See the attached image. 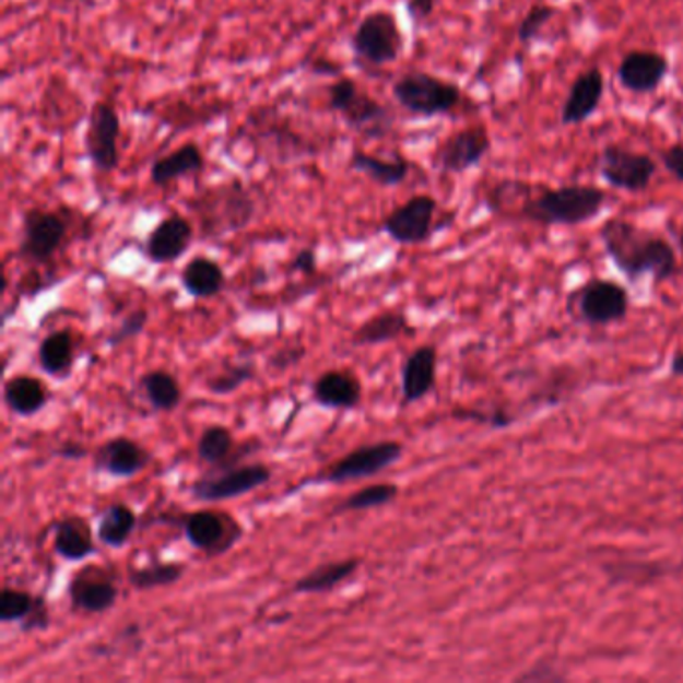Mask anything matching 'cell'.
I'll use <instances>...</instances> for the list:
<instances>
[{
  "instance_id": "obj_1",
  "label": "cell",
  "mask_w": 683,
  "mask_h": 683,
  "mask_svg": "<svg viewBox=\"0 0 683 683\" xmlns=\"http://www.w3.org/2000/svg\"><path fill=\"white\" fill-rule=\"evenodd\" d=\"M601 245L613 264L632 281L651 276L666 283L678 273V252L672 243L624 219H610L600 231Z\"/></svg>"
},
{
  "instance_id": "obj_2",
  "label": "cell",
  "mask_w": 683,
  "mask_h": 683,
  "mask_svg": "<svg viewBox=\"0 0 683 683\" xmlns=\"http://www.w3.org/2000/svg\"><path fill=\"white\" fill-rule=\"evenodd\" d=\"M608 192L593 185H565L543 189L521 207L519 216L543 227H577L600 216Z\"/></svg>"
},
{
  "instance_id": "obj_3",
  "label": "cell",
  "mask_w": 683,
  "mask_h": 683,
  "mask_svg": "<svg viewBox=\"0 0 683 683\" xmlns=\"http://www.w3.org/2000/svg\"><path fill=\"white\" fill-rule=\"evenodd\" d=\"M191 209L201 221L204 237H225L249 227L257 201L240 179H228L192 197Z\"/></svg>"
},
{
  "instance_id": "obj_4",
  "label": "cell",
  "mask_w": 683,
  "mask_h": 683,
  "mask_svg": "<svg viewBox=\"0 0 683 683\" xmlns=\"http://www.w3.org/2000/svg\"><path fill=\"white\" fill-rule=\"evenodd\" d=\"M327 105L345 120L349 129L365 139H384L393 131L396 117L377 98L367 95L351 76L339 74L327 86Z\"/></svg>"
},
{
  "instance_id": "obj_5",
  "label": "cell",
  "mask_w": 683,
  "mask_h": 683,
  "mask_svg": "<svg viewBox=\"0 0 683 683\" xmlns=\"http://www.w3.org/2000/svg\"><path fill=\"white\" fill-rule=\"evenodd\" d=\"M351 52L360 69H381L403 55L405 36L391 11L367 12L351 35Z\"/></svg>"
},
{
  "instance_id": "obj_6",
  "label": "cell",
  "mask_w": 683,
  "mask_h": 683,
  "mask_svg": "<svg viewBox=\"0 0 683 683\" xmlns=\"http://www.w3.org/2000/svg\"><path fill=\"white\" fill-rule=\"evenodd\" d=\"M391 95L399 107L420 119L449 115L463 101V93L457 84L423 71L401 74L391 86Z\"/></svg>"
},
{
  "instance_id": "obj_7",
  "label": "cell",
  "mask_w": 683,
  "mask_h": 683,
  "mask_svg": "<svg viewBox=\"0 0 683 683\" xmlns=\"http://www.w3.org/2000/svg\"><path fill=\"white\" fill-rule=\"evenodd\" d=\"M247 129L264 155L288 163L317 153V143L309 141L276 108L259 107L247 119Z\"/></svg>"
},
{
  "instance_id": "obj_8",
  "label": "cell",
  "mask_w": 683,
  "mask_h": 683,
  "mask_svg": "<svg viewBox=\"0 0 683 683\" xmlns=\"http://www.w3.org/2000/svg\"><path fill=\"white\" fill-rule=\"evenodd\" d=\"M67 209H43L31 207L23 213L19 257L31 264H47L62 249L69 237L71 219Z\"/></svg>"
},
{
  "instance_id": "obj_9",
  "label": "cell",
  "mask_w": 683,
  "mask_h": 683,
  "mask_svg": "<svg viewBox=\"0 0 683 683\" xmlns=\"http://www.w3.org/2000/svg\"><path fill=\"white\" fill-rule=\"evenodd\" d=\"M403 454H405L403 444L393 439L361 445L357 449L349 451L348 456L341 457L335 463H331L329 468L319 471L311 480L303 481L301 485H317V483L341 485L351 481L369 480L393 468Z\"/></svg>"
},
{
  "instance_id": "obj_10",
  "label": "cell",
  "mask_w": 683,
  "mask_h": 683,
  "mask_svg": "<svg viewBox=\"0 0 683 683\" xmlns=\"http://www.w3.org/2000/svg\"><path fill=\"white\" fill-rule=\"evenodd\" d=\"M273 480V471L264 463L213 468L203 478L192 481L191 495L201 504H221L249 495Z\"/></svg>"
},
{
  "instance_id": "obj_11",
  "label": "cell",
  "mask_w": 683,
  "mask_h": 683,
  "mask_svg": "<svg viewBox=\"0 0 683 683\" xmlns=\"http://www.w3.org/2000/svg\"><path fill=\"white\" fill-rule=\"evenodd\" d=\"M120 134L122 122L115 103L96 101L89 110L86 131H84V151L96 173L108 175L120 165Z\"/></svg>"
},
{
  "instance_id": "obj_12",
  "label": "cell",
  "mask_w": 683,
  "mask_h": 683,
  "mask_svg": "<svg viewBox=\"0 0 683 683\" xmlns=\"http://www.w3.org/2000/svg\"><path fill=\"white\" fill-rule=\"evenodd\" d=\"M569 303L584 323L591 327L620 323L629 313V293L612 279H589L577 288Z\"/></svg>"
},
{
  "instance_id": "obj_13",
  "label": "cell",
  "mask_w": 683,
  "mask_h": 683,
  "mask_svg": "<svg viewBox=\"0 0 683 683\" xmlns=\"http://www.w3.org/2000/svg\"><path fill=\"white\" fill-rule=\"evenodd\" d=\"M658 173V163L649 155L608 144L600 155V175L613 189L644 192Z\"/></svg>"
},
{
  "instance_id": "obj_14",
  "label": "cell",
  "mask_w": 683,
  "mask_h": 683,
  "mask_svg": "<svg viewBox=\"0 0 683 683\" xmlns=\"http://www.w3.org/2000/svg\"><path fill=\"white\" fill-rule=\"evenodd\" d=\"M435 215L437 201L432 195H413L385 216L381 231L399 245H423L432 239Z\"/></svg>"
},
{
  "instance_id": "obj_15",
  "label": "cell",
  "mask_w": 683,
  "mask_h": 683,
  "mask_svg": "<svg viewBox=\"0 0 683 683\" xmlns=\"http://www.w3.org/2000/svg\"><path fill=\"white\" fill-rule=\"evenodd\" d=\"M492 151V134L483 125L454 132L439 144L433 155V165L445 175H461L478 167Z\"/></svg>"
},
{
  "instance_id": "obj_16",
  "label": "cell",
  "mask_w": 683,
  "mask_h": 683,
  "mask_svg": "<svg viewBox=\"0 0 683 683\" xmlns=\"http://www.w3.org/2000/svg\"><path fill=\"white\" fill-rule=\"evenodd\" d=\"M185 540L199 552L227 553L243 535V528L231 516L216 511H192L182 519Z\"/></svg>"
},
{
  "instance_id": "obj_17",
  "label": "cell",
  "mask_w": 683,
  "mask_h": 683,
  "mask_svg": "<svg viewBox=\"0 0 683 683\" xmlns=\"http://www.w3.org/2000/svg\"><path fill=\"white\" fill-rule=\"evenodd\" d=\"M119 584L113 572L101 565L83 567L69 581L72 608L83 613H105L113 610L119 600Z\"/></svg>"
},
{
  "instance_id": "obj_18",
  "label": "cell",
  "mask_w": 683,
  "mask_h": 683,
  "mask_svg": "<svg viewBox=\"0 0 683 683\" xmlns=\"http://www.w3.org/2000/svg\"><path fill=\"white\" fill-rule=\"evenodd\" d=\"M195 227L187 216L173 213L165 216L144 240V255L151 263H177L191 249Z\"/></svg>"
},
{
  "instance_id": "obj_19",
  "label": "cell",
  "mask_w": 683,
  "mask_h": 683,
  "mask_svg": "<svg viewBox=\"0 0 683 683\" xmlns=\"http://www.w3.org/2000/svg\"><path fill=\"white\" fill-rule=\"evenodd\" d=\"M151 454L131 437H113L101 445L93 456L96 473H107L117 480H131L149 468Z\"/></svg>"
},
{
  "instance_id": "obj_20",
  "label": "cell",
  "mask_w": 683,
  "mask_h": 683,
  "mask_svg": "<svg viewBox=\"0 0 683 683\" xmlns=\"http://www.w3.org/2000/svg\"><path fill=\"white\" fill-rule=\"evenodd\" d=\"M668 72L670 62L660 52L632 50L617 67V81L627 91L636 95H646L653 93L663 83Z\"/></svg>"
},
{
  "instance_id": "obj_21",
  "label": "cell",
  "mask_w": 683,
  "mask_h": 683,
  "mask_svg": "<svg viewBox=\"0 0 683 683\" xmlns=\"http://www.w3.org/2000/svg\"><path fill=\"white\" fill-rule=\"evenodd\" d=\"M437 348L421 345L409 355L401 367L403 405H413L432 393L437 384Z\"/></svg>"
},
{
  "instance_id": "obj_22",
  "label": "cell",
  "mask_w": 683,
  "mask_h": 683,
  "mask_svg": "<svg viewBox=\"0 0 683 683\" xmlns=\"http://www.w3.org/2000/svg\"><path fill=\"white\" fill-rule=\"evenodd\" d=\"M363 399V385L355 373L325 372L313 384V401L325 409L351 411L360 408Z\"/></svg>"
},
{
  "instance_id": "obj_23",
  "label": "cell",
  "mask_w": 683,
  "mask_h": 683,
  "mask_svg": "<svg viewBox=\"0 0 683 683\" xmlns=\"http://www.w3.org/2000/svg\"><path fill=\"white\" fill-rule=\"evenodd\" d=\"M605 93V76L600 69H589L577 76L562 108L564 125H581L600 108Z\"/></svg>"
},
{
  "instance_id": "obj_24",
  "label": "cell",
  "mask_w": 683,
  "mask_h": 683,
  "mask_svg": "<svg viewBox=\"0 0 683 683\" xmlns=\"http://www.w3.org/2000/svg\"><path fill=\"white\" fill-rule=\"evenodd\" d=\"M52 550L60 560L79 564L98 553L93 541V529L84 517L71 516L52 523Z\"/></svg>"
},
{
  "instance_id": "obj_25",
  "label": "cell",
  "mask_w": 683,
  "mask_h": 683,
  "mask_svg": "<svg viewBox=\"0 0 683 683\" xmlns=\"http://www.w3.org/2000/svg\"><path fill=\"white\" fill-rule=\"evenodd\" d=\"M207 161L201 146L197 143L180 144L179 149L170 151L168 155L158 156L151 165L149 177L158 189H167L177 180L185 177H195L203 170Z\"/></svg>"
},
{
  "instance_id": "obj_26",
  "label": "cell",
  "mask_w": 683,
  "mask_h": 683,
  "mask_svg": "<svg viewBox=\"0 0 683 683\" xmlns=\"http://www.w3.org/2000/svg\"><path fill=\"white\" fill-rule=\"evenodd\" d=\"M349 168L379 187H399L408 180L411 163L399 153L393 156H377L365 151H353L349 158Z\"/></svg>"
},
{
  "instance_id": "obj_27",
  "label": "cell",
  "mask_w": 683,
  "mask_h": 683,
  "mask_svg": "<svg viewBox=\"0 0 683 683\" xmlns=\"http://www.w3.org/2000/svg\"><path fill=\"white\" fill-rule=\"evenodd\" d=\"M601 572L612 586L646 588L658 584L663 577L672 576L673 565L656 560H613L601 565Z\"/></svg>"
},
{
  "instance_id": "obj_28",
  "label": "cell",
  "mask_w": 683,
  "mask_h": 683,
  "mask_svg": "<svg viewBox=\"0 0 683 683\" xmlns=\"http://www.w3.org/2000/svg\"><path fill=\"white\" fill-rule=\"evenodd\" d=\"M180 285L192 299H213L227 287V275L216 261L199 255L182 267Z\"/></svg>"
},
{
  "instance_id": "obj_29",
  "label": "cell",
  "mask_w": 683,
  "mask_h": 683,
  "mask_svg": "<svg viewBox=\"0 0 683 683\" xmlns=\"http://www.w3.org/2000/svg\"><path fill=\"white\" fill-rule=\"evenodd\" d=\"M2 399L7 409L19 415V417H33L38 411L47 408L48 396L47 387L36 379L35 375H12L11 379L4 384L2 389Z\"/></svg>"
},
{
  "instance_id": "obj_30",
  "label": "cell",
  "mask_w": 683,
  "mask_h": 683,
  "mask_svg": "<svg viewBox=\"0 0 683 683\" xmlns=\"http://www.w3.org/2000/svg\"><path fill=\"white\" fill-rule=\"evenodd\" d=\"M411 335H415V327L409 323L408 315L403 311L389 309V311L377 313L375 317L361 325L353 335V345L355 348H375V345L391 343L399 337Z\"/></svg>"
},
{
  "instance_id": "obj_31",
  "label": "cell",
  "mask_w": 683,
  "mask_h": 683,
  "mask_svg": "<svg viewBox=\"0 0 683 683\" xmlns=\"http://www.w3.org/2000/svg\"><path fill=\"white\" fill-rule=\"evenodd\" d=\"M38 365L50 377H69L74 365V335L71 329L48 333L38 345Z\"/></svg>"
},
{
  "instance_id": "obj_32",
  "label": "cell",
  "mask_w": 683,
  "mask_h": 683,
  "mask_svg": "<svg viewBox=\"0 0 683 683\" xmlns=\"http://www.w3.org/2000/svg\"><path fill=\"white\" fill-rule=\"evenodd\" d=\"M139 517L132 511L131 505L113 504L98 517L96 523V540L105 547L120 550L131 541L137 529Z\"/></svg>"
},
{
  "instance_id": "obj_33",
  "label": "cell",
  "mask_w": 683,
  "mask_h": 683,
  "mask_svg": "<svg viewBox=\"0 0 683 683\" xmlns=\"http://www.w3.org/2000/svg\"><path fill=\"white\" fill-rule=\"evenodd\" d=\"M361 567L360 557L317 565L307 576L299 577L293 586L295 593H329L345 584Z\"/></svg>"
},
{
  "instance_id": "obj_34",
  "label": "cell",
  "mask_w": 683,
  "mask_h": 683,
  "mask_svg": "<svg viewBox=\"0 0 683 683\" xmlns=\"http://www.w3.org/2000/svg\"><path fill=\"white\" fill-rule=\"evenodd\" d=\"M144 397L151 403V408L161 413H170L179 408L182 401V389L175 375L163 369L144 373L141 377Z\"/></svg>"
},
{
  "instance_id": "obj_35",
  "label": "cell",
  "mask_w": 683,
  "mask_h": 683,
  "mask_svg": "<svg viewBox=\"0 0 683 683\" xmlns=\"http://www.w3.org/2000/svg\"><path fill=\"white\" fill-rule=\"evenodd\" d=\"M187 565L185 564H165V562H155V564L141 565V567H132L129 569V584L137 591H151V589L168 588L179 584L185 577Z\"/></svg>"
},
{
  "instance_id": "obj_36",
  "label": "cell",
  "mask_w": 683,
  "mask_h": 683,
  "mask_svg": "<svg viewBox=\"0 0 683 683\" xmlns=\"http://www.w3.org/2000/svg\"><path fill=\"white\" fill-rule=\"evenodd\" d=\"M399 497V487L396 483H373L360 492L351 493L341 504L335 505V514H351V511H369L377 507H387Z\"/></svg>"
},
{
  "instance_id": "obj_37",
  "label": "cell",
  "mask_w": 683,
  "mask_h": 683,
  "mask_svg": "<svg viewBox=\"0 0 683 683\" xmlns=\"http://www.w3.org/2000/svg\"><path fill=\"white\" fill-rule=\"evenodd\" d=\"M235 449V437L228 432L225 425H209L204 427L199 441H197V456L209 466H221L228 457L233 456Z\"/></svg>"
},
{
  "instance_id": "obj_38",
  "label": "cell",
  "mask_w": 683,
  "mask_h": 683,
  "mask_svg": "<svg viewBox=\"0 0 683 683\" xmlns=\"http://www.w3.org/2000/svg\"><path fill=\"white\" fill-rule=\"evenodd\" d=\"M531 191L533 187L523 180H502L487 192L485 203L493 213H499V215H507L511 213L514 207H517V215H519L521 207L526 204V201H521V197H531Z\"/></svg>"
},
{
  "instance_id": "obj_39",
  "label": "cell",
  "mask_w": 683,
  "mask_h": 683,
  "mask_svg": "<svg viewBox=\"0 0 683 683\" xmlns=\"http://www.w3.org/2000/svg\"><path fill=\"white\" fill-rule=\"evenodd\" d=\"M252 379H255L252 361H243V363H235V365L227 363L223 367V372L216 373L215 377H211V381H207V387L215 396H231Z\"/></svg>"
},
{
  "instance_id": "obj_40",
  "label": "cell",
  "mask_w": 683,
  "mask_h": 683,
  "mask_svg": "<svg viewBox=\"0 0 683 683\" xmlns=\"http://www.w3.org/2000/svg\"><path fill=\"white\" fill-rule=\"evenodd\" d=\"M38 596L23 589L4 588L0 593V622L2 624H23L35 610Z\"/></svg>"
},
{
  "instance_id": "obj_41",
  "label": "cell",
  "mask_w": 683,
  "mask_h": 683,
  "mask_svg": "<svg viewBox=\"0 0 683 683\" xmlns=\"http://www.w3.org/2000/svg\"><path fill=\"white\" fill-rule=\"evenodd\" d=\"M553 16H555V9L550 4H533L517 28L519 43L528 45L531 40H535L543 33V28L552 23Z\"/></svg>"
},
{
  "instance_id": "obj_42",
  "label": "cell",
  "mask_w": 683,
  "mask_h": 683,
  "mask_svg": "<svg viewBox=\"0 0 683 683\" xmlns=\"http://www.w3.org/2000/svg\"><path fill=\"white\" fill-rule=\"evenodd\" d=\"M146 323H149V311H146V309H137V311L129 313V315L120 321L119 327L108 337V348H119L122 343H127V341H131L134 337L141 335Z\"/></svg>"
},
{
  "instance_id": "obj_43",
  "label": "cell",
  "mask_w": 683,
  "mask_h": 683,
  "mask_svg": "<svg viewBox=\"0 0 683 683\" xmlns=\"http://www.w3.org/2000/svg\"><path fill=\"white\" fill-rule=\"evenodd\" d=\"M451 415H454L456 420L473 421V423L490 425V427H495V429H502V427H507V425L514 423V417H511L507 411H502V409L481 411V409L456 408Z\"/></svg>"
},
{
  "instance_id": "obj_44",
  "label": "cell",
  "mask_w": 683,
  "mask_h": 683,
  "mask_svg": "<svg viewBox=\"0 0 683 683\" xmlns=\"http://www.w3.org/2000/svg\"><path fill=\"white\" fill-rule=\"evenodd\" d=\"M48 625H50V615H48L47 601H45L43 596H38L35 610L21 624V629H23L24 634L45 632V629H48Z\"/></svg>"
},
{
  "instance_id": "obj_45",
  "label": "cell",
  "mask_w": 683,
  "mask_h": 683,
  "mask_svg": "<svg viewBox=\"0 0 683 683\" xmlns=\"http://www.w3.org/2000/svg\"><path fill=\"white\" fill-rule=\"evenodd\" d=\"M660 161L673 179L683 182V143L672 144L661 151Z\"/></svg>"
},
{
  "instance_id": "obj_46",
  "label": "cell",
  "mask_w": 683,
  "mask_h": 683,
  "mask_svg": "<svg viewBox=\"0 0 683 683\" xmlns=\"http://www.w3.org/2000/svg\"><path fill=\"white\" fill-rule=\"evenodd\" d=\"M519 682H564V673L557 672L552 666H533L529 672L517 675Z\"/></svg>"
},
{
  "instance_id": "obj_47",
  "label": "cell",
  "mask_w": 683,
  "mask_h": 683,
  "mask_svg": "<svg viewBox=\"0 0 683 683\" xmlns=\"http://www.w3.org/2000/svg\"><path fill=\"white\" fill-rule=\"evenodd\" d=\"M291 273H303V275H315L317 273V252L313 249H301L293 261L288 264Z\"/></svg>"
},
{
  "instance_id": "obj_48",
  "label": "cell",
  "mask_w": 683,
  "mask_h": 683,
  "mask_svg": "<svg viewBox=\"0 0 683 683\" xmlns=\"http://www.w3.org/2000/svg\"><path fill=\"white\" fill-rule=\"evenodd\" d=\"M437 7V0H405V11L409 19L415 24H423L429 21Z\"/></svg>"
},
{
  "instance_id": "obj_49",
  "label": "cell",
  "mask_w": 683,
  "mask_h": 683,
  "mask_svg": "<svg viewBox=\"0 0 683 683\" xmlns=\"http://www.w3.org/2000/svg\"><path fill=\"white\" fill-rule=\"evenodd\" d=\"M303 355H305V351L301 348L281 349V351L276 353L275 357L271 360V367H275V369H287L291 365L299 363Z\"/></svg>"
},
{
  "instance_id": "obj_50",
  "label": "cell",
  "mask_w": 683,
  "mask_h": 683,
  "mask_svg": "<svg viewBox=\"0 0 683 683\" xmlns=\"http://www.w3.org/2000/svg\"><path fill=\"white\" fill-rule=\"evenodd\" d=\"M55 456L62 457V459H71V461H79L89 456V451L84 449L83 445L76 444V441H62L59 449H55Z\"/></svg>"
},
{
  "instance_id": "obj_51",
  "label": "cell",
  "mask_w": 683,
  "mask_h": 683,
  "mask_svg": "<svg viewBox=\"0 0 683 683\" xmlns=\"http://www.w3.org/2000/svg\"><path fill=\"white\" fill-rule=\"evenodd\" d=\"M672 375H683V349H678L672 357Z\"/></svg>"
},
{
  "instance_id": "obj_52",
  "label": "cell",
  "mask_w": 683,
  "mask_h": 683,
  "mask_svg": "<svg viewBox=\"0 0 683 683\" xmlns=\"http://www.w3.org/2000/svg\"><path fill=\"white\" fill-rule=\"evenodd\" d=\"M673 574H675V576H683V560L680 564L673 565Z\"/></svg>"
},
{
  "instance_id": "obj_53",
  "label": "cell",
  "mask_w": 683,
  "mask_h": 683,
  "mask_svg": "<svg viewBox=\"0 0 683 683\" xmlns=\"http://www.w3.org/2000/svg\"><path fill=\"white\" fill-rule=\"evenodd\" d=\"M680 247H682L683 249V225H682V231H680Z\"/></svg>"
},
{
  "instance_id": "obj_54",
  "label": "cell",
  "mask_w": 683,
  "mask_h": 683,
  "mask_svg": "<svg viewBox=\"0 0 683 683\" xmlns=\"http://www.w3.org/2000/svg\"><path fill=\"white\" fill-rule=\"evenodd\" d=\"M175 2H179V0H175Z\"/></svg>"
}]
</instances>
